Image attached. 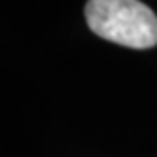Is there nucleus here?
<instances>
[{"label":"nucleus","instance_id":"1","mask_svg":"<svg viewBox=\"0 0 157 157\" xmlns=\"http://www.w3.org/2000/svg\"><path fill=\"white\" fill-rule=\"evenodd\" d=\"M85 19L108 42L132 49L157 46V15L140 0H87Z\"/></svg>","mask_w":157,"mask_h":157}]
</instances>
